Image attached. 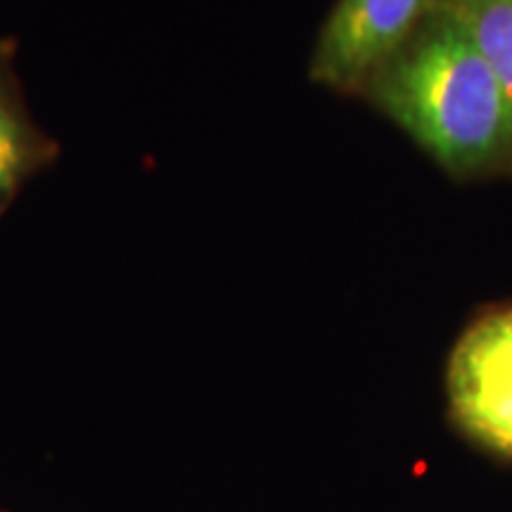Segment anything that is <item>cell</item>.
I'll use <instances>...</instances> for the list:
<instances>
[{
  "label": "cell",
  "mask_w": 512,
  "mask_h": 512,
  "mask_svg": "<svg viewBox=\"0 0 512 512\" xmlns=\"http://www.w3.org/2000/svg\"><path fill=\"white\" fill-rule=\"evenodd\" d=\"M60 147L31 119L15 72V43L0 41V216L29 178L48 169Z\"/></svg>",
  "instance_id": "277c9868"
},
{
  "label": "cell",
  "mask_w": 512,
  "mask_h": 512,
  "mask_svg": "<svg viewBox=\"0 0 512 512\" xmlns=\"http://www.w3.org/2000/svg\"><path fill=\"white\" fill-rule=\"evenodd\" d=\"M432 0H337L313 48L309 76L337 93H361L415 34Z\"/></svg>",
  "instance_id": "3957f363"
},
{
  "label": "cell",
  "mask_w": 512,
  "mask_h": 512,
  "mask_svg": "<svg viewBox=\"0 0 512 512\" xmlns=\"http://www.w3.org/2000/svg\"><path fill=\"white\" fill-rule=\"evenodd\" d=\"M0 512H3V510H0Z\"/></svg>",
  "instance_id": "52a82bcc"
},
{
  "label": "cell",
  "mask_w": 512,
  "mask_h": 512,
  "mask_svg": "<svg viewBox=\"0 0 512 512\" xmlns=\"http://www.w3.org/2000/svg\"><path fill=\"white\" fill-rule=\"evenodd\" d=\"M432 5L446 12L482 53L501 83L512 121V0H432Z\"/></svg>",
  "instance_id": "5b68a950"
},
{
  "label": "cell",
  "mask_w": 512,
  "mask_h": 512,
  "mask_svg": "<svg viewBox=\"0 0 512 512\" xmlns=\"http://www.w3.org/2000/svg\"><path fill=\"white\" fill-rule=\"evenodd\" d=\"M510 169H512V159H510Z\"/></svg>",
  "instance_id": "8992f818"
},
{
  "label": "cell",
  "mask_w": 512,
  "mask_h": 512,
  "mask_svg": "<svg viewBox=\"0 0 512 512\" xmlns=\"http://www.w3.org/2000/svg\"><path fill=\"white\" fill-rule=\"evenodd\" d=\"M446 399L470 444L512 463V304L484 311L453 344Z\"/></svg>",
  "instance_id": "7a4b0ae2"
},
{
  "label": "cell",
  "mask_w": 512,
  "mask_h": 512,
  "mask_svg": "<svg viewBox=\"0 0 512 512\" xmlns=\"http://www.w3.org/2000/svg\"><path fill=\"white\" fill-rule=\"evenodd\" d=\"M358 95L453 178L510 164L512 121L501 83L465 31L434 5Z\"/></svg>",
  "instance_id": "6da1fadb"
}]
</instances>
